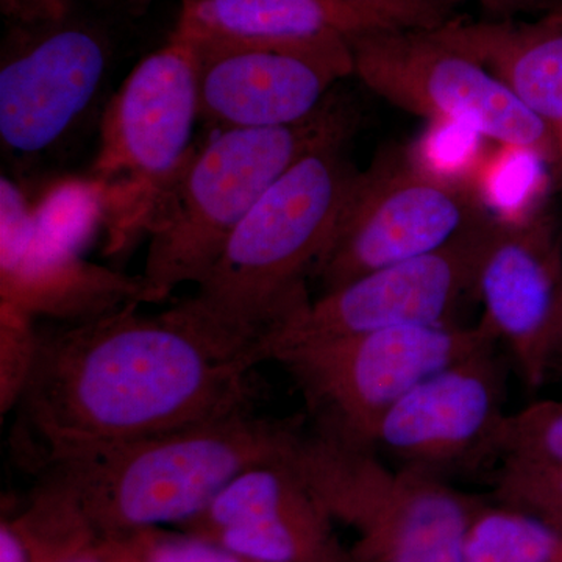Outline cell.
Masks as SVG:
<instances>
[{
    "label": "cell",
    "mask_w": 562,
    "mask_h": 562,
    "mask_svg": "<svg viewBox=\"0 0 562 562\" xmlns=\"http://www.w3.org/2000/svg\"><path fill=\"white\" fill-rule=\"evenodd\" d=\"M139 303L98 319L40 330L20 403L38 461L139 441L250 412L254 347L192 303L158 314Z\"/></svg>",
    "instance_id": "1"
},
{
    "label": "cell",
    "mask_w": 562,
    "mask_h": 562,
    "mask_svg": "<svg viewBox=\"0 0 562 562\" xmlns=\"http://www.w3.org/2000/svg\"><path fill=\"white\" fill-rule=\"evenodd\" d=\"M297 420L232 414L139 441L38 461L35 494L95 539L184 527L239 473L286 457Z\"/></svg>",
    "instance_id": "2"
},
{
    "label": "cell",
    "mask_w": 562,
    "mask_h": 562,
    "mask_svg": "<svg viewBox=\"0 0 562 562\" xmlns=\"http://www.w3.org/2000/svg\"><path fill=\"white\" fill-rule=\"evenodd\" d=\"M349 139L306 154L255 203L191 301L221 330L261 355L262 344L310 297L358 176Z\"/></svg>",
    "instance_id": "3"
},
{
    "label": "cell",
    "mask_w": 562,
    "mask_h": 562,
    "mask_svg": "<svg viewBox=\"0 0 562 562\" xmlns=\"http://www.w3.org/2000/svg\"><path fill=\"white\" fill-rule=\"evenodd\" d=\"M357 125V111L331 92L308 120L211 133L147 214V302L165 301L180 284L199 286L265 192L316 147L350 139Z\"/></svg>",
    "instance_id": "4"
},
{
    "label": "cell",
    "mask_w": 562,
    "mask_h": 562,
    "mask_svg": "<svg viewBox=\"0 0 562 562\" xmlns=\"http://www.w3.org/2000/svg\"><path fill=\"white\" fill-rule=\"evenodd\" d=\"M286 461L336 525L355 532V562H464L479 503L441 476L392 468L372 447L295 432Z\"/></svg>",
    "instance_id": "5"
},
{
    "label": "cell",
    "mask_w": 562,
    "mask_h": 562,
    "mask_svg": "<svg viewBox=\"0 0 562 562\" xmlns=\"http://www.w3.org/2000/svg\"><path fill=\"white\" fill-rule=\"evenodd\" d=\"M498 341L480 322L408 325L284 347L271 361L286 369L317 430L372 447L384 414L432 373L492 349Z\"/></svg>",
    "instance_id": "6"
},
{
    "label": "cell",
    "mask_w": 562,
    "mask_h": 562,
    "mask_svg": "<svg viewBox=\"0 0 562 562\" xmlns=\"http://www.w3.org/2000/svg\"><path fill=\"white\" fill-rule=\"evenodd\" d=\"M198 121L194 50L171 33L133 68L102 114L91 181L114 224L111 249L144 231L151 205L194 149Z\"/></svg>",
    "instance_id": "7"
},
{
    "label": "cell",
    "mask_w": 562,
    "mask_h": 562,
    "mask_svg": "<svg viewBox=\"0 0 562 562\" xmlns=\"http://www.w3.org/2000/svg\"><path fill=\"white\" fill-rule=\"evenodd\" d=\"M353 76L373 94L431 124H453L501 146L562 160L549 125L494 74L432 31L372 33L349 41Z\"/></svg>",
    "instance_id": "8"
},
{
    "label": "cell",
    "mask_w": 562,
    "mask_h": 562,
    "mask_svg": "<svg viewBox=\"0 0 562 562\" xmlns=\"http://www.w3.org/2000/svg\"><path fill=\"white\" fill-rule=\"evenodd\" d=\"M490 216L469 184L425 171L409 150L382 151L358 172L313 280L324 294L442 249Z\"/></svg>",
    "instance_id": "9"
},
{
    "label": "cell",
    "mask_w": 562,
    "mask_h": 562,
    "mask_svg": "<svg viewBox=\"0 0 562 562\" xmlns=\"http://www.w3.org/2000/svg\"><path fill=\"white\" fill-rule=\"evenodd\" d=\"M0 52V143L14 165L52 154L90 113L109 74L114 41L105 22L65 16L7 22Z\"/></svg>",
    "instance_id": "10"
},
{
    "label": "cell",
    "mask_w": 562,
    "mask_h": 562,
    "mask_svg": "<svg viewBox=\"0 0 562 562\" xmlns=\"http://www.w3.org/2000/svg\"><path fill=\"white\" fill-rule=\"evenodd\" d=\"M497 222L486 217L442 249L364 273L317 295L266 339L265 361L295 344L453 322L461 302L475 294L480 262Z\"/></svg>",
    "instance_id": "11"
},
{
    "label": "cell",
    "mask_w": 562,
    "mask_h": 562,
    "mask_svg": "<svg viewBox=\"0 0 562 562\" xmlns=\"http://www.w3.org/2000/svg\"><path fill=\"white\" fill-rule=\"evenodd\" d=\"M187 41L195 55L199 121L213 132L308 120L339 81L353 76L350 46L342 40Z\"/></svg>",
    "instance_id": "12"
},
{
    "label": "cell",
    "mask_w": 562,
    "mask_h": 562,
    "mask_svg": "<svg viewBox=\"0 0 562 562\" xmlns=\"http://www.w3.org/2000/svg\"><path fill=\"white\" fill-rule=\"evenodd\" d=\"M503 402L505 373L495 347L476 351L406 392L384 414L372 449L442 479L443 471L491 458Z\"/></svg>",
    "instance_id": "13"
},
{
    "label": "cell",
    "mask_w": 562,
    "mask_h": 562,
    "mask_svg": "<svg viewBox=\"0 0 562 562\" xmlns=\"http://www.w3.org/2000/svg\"><path fill=\"white\" fill-rule=\"evenodd\" d=\"M0 301L32 317L63 324L98 319L146 303L138 277L85 260L79 250L44 235L35 209L11 177L0 179Z\"/></svg>",
    "instance_id": "14"
},
{
    "label": "cell",
    "mask_w": 562,
    "mask_h": 562,
    "mask_svg": "<svg viewBox=\"0 0 562 562\" xmlns=\"http://www.w3.org/2000/svg\"><path fill=\"white\" fill-rule=\"evenodd\" d=\"M181 530L254 562H355L286 457L239 473Z\"/></svg>",
    "instance_id": "15"
},
{
    "label": "cell",
    "mask_w": 562,
    "mask_h": 562,
    "mask_svg": "<svg viewBox=\"0 0 562 562\" xmlns=\"http://www.w3.org/2000/svg\"><path fill=\"white\" fill-rule=\"evenodd\" d=\"M562 280V250L541 217L498 221L476 276L483 324L505 344L520 379L539 390L549 379L550 330Z\"/></svg>",
    "instance_id": "16"
},
{
    "label": "cell",
    "mask_w": 562,
    "mask_h": 562,
    "mask_svg": "<svg viewBox=\"0 0 562 562\" xmlns=\"http://www.w3.org/2000/svg\"><path fill=\"white\" fill-rule=\"evenodd\" d=\"M442 0H181L173 35L187 40L312 43L435 31L454 18Z\"/></svg>",
    "instance_id": "17"
},
{
    "label": "cell",
    "mask_w": 562,
    "mask_h": 562,
    "mask_svg": "<svg viewBox=\"0 0 562 562\" xmlns=\"http://www.w3.org/2000/svg\"><path fill=\"white\" fill-rule=\"evenodd\" d=\"M432 33L494 74L541 117L562 155V5L535 22L453 18Z\"/></svg>",
    "instance_id": "18"
},
{
    "label": "cell",
    "mask_w": 562,
    "mask_h": 562,
    "mask_svg": "<svg viewBox=\"0 0 562 562\" xmlns=\"http://www.w3.org/2000/svg\"><path fill=\"white\" fill-rule=\"evenodd\" d=\"M464 562H562V532L522 509L479 503Z\"/></svg>",
    "instance_id": "19"
},
{
    "label": "cell",
    "mask_w": 562,
    "mask_h": 562,
    "mask_svg": "<svg viewBox=\"0 0 562 562\" xmlns=\"http://www.w3.org/2000/svg\"><path fill=\"white\" fill-rule=\"evenodd\" d=\"M479 168L476 188L487 213L509 224H520L536 217L531 211L547 187L550 162L541 155L519 147L502 146V150L484 160Z\"/></svg>",
    "instance_id": "20"
},
{
    "label": "cell",
    "mask_w": 562,
    "mask_h": 562,
    "mask_svg": "<svg viewBox=\"0 0 562 562\" xmlns=\"http://www.w3.org/2000/svg\"><path fill=\"white\" fill-rule=\"evenodd\" d=\"M109 562H254L203 536L149 528L95 539Z\"/></svg>",
    "instance_id": "21"
},
{
    "label": "cell",
    "mask_w": 562,
    "mask_h": 562,
    "mask_svg": "<svg viewBox=\"0 0 562 562\" xmlns=\"http://www.w3.org/2000/svg\"><path fill=\"white\" fill-rule=\"evenodd\" d=\"M491 458L562 464V401L536 402L505 413L492 438Z\"/></svg>",
    "instance_id": "22"
},
{
    "label": "cell",
    "mask_w": 562,
    "mask_h": 562,
    "mask_svg": "<svg viewBox=\"0 0 562 562\" xmlns=\"http://www.w3.org/2000/svg\"><path fill=\"white\" fill-rule=\"evenodd\" d=\"M495 472V497L562 532V464L503 458Z\"/></svg>",
    "instance_id": "23"
},
{
    "label": "cell",
    "mask_w": 562,
    "mask_h": 562,
    "mask_svg": "<svg viewBox=\"0 0 562 562\" xmlns=\"http://www.w3.org/2000/svg\"><path fill=\"white\" fill-rule=\"evenodd\" d=\"M35 317L13 303L0 301V413L20 406L40 350Z\"/></svg>",
    "instance_id": "24"
},
{
    "label": "cell",
    "mask_w": 562,
    "mask_h": 562,
    "mask_svg": "<svg viewBox=\"0 0 562 562\" xmlns=\"http://www.w3.org/2000/svg\"><path fill=\"white\" fill-rule=\"evenodd\" d=\"M482 136L453 124H431L416 149L409 150L413 160L425 171L441 179L465 183L464 176L479 171L483 154L479 149ZM471 187V184H469Z\"/></svg>",
    "instance_id": "25"
},
{
    "label": "cell",
    "mask_w": 562,
    "mask_h": 562,
    "mask_svg": "<svg viewBox=\"0 0 562 562\" xmlns=\"http://www.w3.org/2000/svg\"><path fill=\"white\" fill-rule=\"evenodd\" d=\"M32 562H109L90 536H57L24 532Z\"/></svg>",
    "instance_id": "26"
},
{
    "label": "cell",
    "mask_w": 562,
    "mask_h": 562,
    "mask_svg": "<svg viewBox=\"0 0 562 562\" xmlns=\"http://www.w3.org/2000/svg\"><path fill=\"white\" fill-rule=\"evenodd\" d=\"M77 0H0L7 22H36L65 16Z\"/></svg>",
    "instance_id": "27"
},
{
    "label": "cell",
    "mask_w": 562,
    "mask_h": 562,
    "mask_svg": "<svg viewBox=\"0 0 562 562\" xmlns=\"http://www.w3.org/2000/svg\"><path fill=\"white\" fill-rule=\"evenodd\" d=\"M0 562H32L31 547L14 520L0 525Z\"/></svg>",
    "instance_id": "28"
},
{
    "label": "cell",
    "mask_w": 562,
    "mask_h": 562,
    "mask_svg": "<svg viewBox=\"0 0 562 562\" xmlns=\"http://www.w3.org/2000/svg\"><path fill=\"white\" fill-rule=\"evenodd\" d=\"M491 20H516L519 14L530 13L552 5L557 0H476Z\"/></svg>",
    "instance_id": "29"
},
{
    "label": "cell",
    "mask_w": 562,
    "mask_h": 562,
    "mask_svg": "<svg viewBox=\"0 0 562 562\" xmlns=\"http://www.w3.org/2000/svg\"><path fill=\"white\" fill-rule=\"evenodd\" d=\"M549 373L562 375V280L554 305L552 330H550Z\"/></svg>",
    "instance_id": "30"
},
{
    "label": "cell",
    "mask_w": 562,
    "mask_h": 562,
    "mask_svg": "<svg viewBox=\"0 0 562 562\" xmlns=\"http://www.w3.org/2000/svg\"><path fill=\"white\" fill-rule=\"evenodd\" d=\"M442 2H446L447 5L452 7V9H457V7L464 2V0H442Z\"/></svg>",
    "instance_id": "31"
}]
</instances>
